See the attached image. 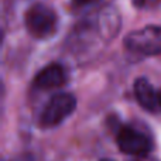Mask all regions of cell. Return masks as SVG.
Instances as JSON below:
<instances>
[{"label":"cell","mask_w":161,"mask_h":161,"mask_svg":"<svg viewBox=\"0 0 161 161\" xmlns=\"http://www.w3.org/2000/svg\"><path fill=\"white\" fill-rule=\"evenodd\" d=\"M125 47L142 55H161V27L147 25L131 31L125 38Z\"/></svg>","instance_id":"obj_1"},{"label":"cell","mask_w":161,"mask_h":161,"mask_svg":"<svg viewBox=\"0 0 161 161\" xmlns=\"http://www.w3.org/2000/svg\"><path fill=\"white\" fill-rule=\"evenodd\" d=\"M25 28L36 38H47L55 31L57 16L44 4H34L24 16Z\"/></svg>","instance_id":"obj_2"},{"label":"cell","mask_w":161,"mask_h":161,"mask_svg":"<svg viewBox=\"0 0 161 161\" xmlns=\"http://www.w3.org/2000/svg\"><path fill=\"white\" fill-rule=\"evenodd\" d=\"M65 83V71L61 65L51 64L42 68L34 78V86L37 89H54Z\"/></svg>","instance_id":"obj_6"},{"label":"cell","mask_w":161,"mask_h":161,"mask_svg":"<svg viewBox=\"0 0 161 161\" xmlns=\"http://www.w3.org/2000/svg\"><path fill=\"white\" fill-rule=\"evenodd\" d=\"M102 161H113V160H108V158H105V160H102Z\"/></svg>","instance_id":"obj_8"},{"label":"cell","mask_w":161,"mask_h":161,"mask_svg":"<svg viewBox=\"0 0 161 161\" xmlns=\"http://www.w3.org/2000/svg\"><path fill=\"white\" fill-rule=\"evenodd\" d=\"M76 108V97L72 93H58L50 99V102L45 105L40 123L42 127H54L62 123L68 116L72 114Z\"/></svg>","instance_id":"obj_3"},{"label":"cell","mask_w":161,"mask_h":161,"mask_svg":"<svg viewBox=\"0 0 161 161\" xmlns=\"http://www.w3.org/2000/svg\"><path fill=\"white\" fill-rule=\"evenodd\" d=\"M97 2H99V0H72L71 4H72L74 8H83V7L95 4V3H97Z\"/></svg>","instance_id":"obj_7"},{"label":"cell","mask_w":161,"mask_h":161,"mask_svg":"<svg viewBox=\"0 0 161 161\" xmlns=\"http://www.w3.org/2000/svg\"><path fill=\"white\" fill-rule=\"evenodd\" d=\"M117 146L122 153L133 157H146L153 148V143L144 133L127 126L120 129L117 134Z\"/></svg>","instance_id":"obj_4"},{"label":"cell","mask_w":161,"mask_h":161,"mask_svg":"<svg viewBox=\"0 0 161 161\" xmlns=\"http://www.w3.org/2000/svg\"><path fill=\"white\" fill-rule=\"evenodd\" d=\"M134 95L144 109L150 112H161V91H156L146 78L134 80Z\"/></svg>","instance_id":"obj_5"}]
</instances>
